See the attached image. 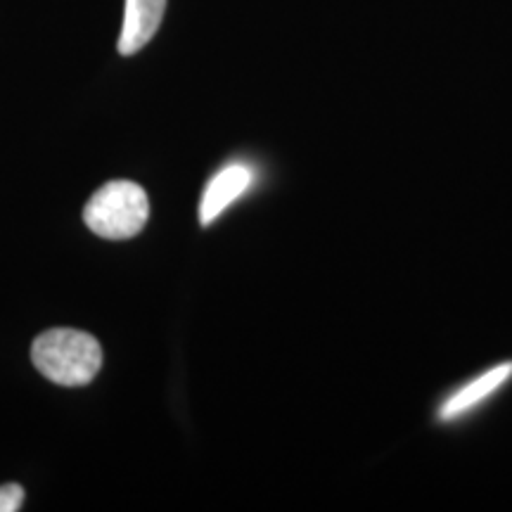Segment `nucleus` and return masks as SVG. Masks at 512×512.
Here are the masks:
<instances>
[{
	"instance_id": "obj_1",
	"label": "nucleus",
	"mask_w": 512,
	"mask_h": 512,
	"mask_svg": "<svg viewBox=\"0 0 512 512\" xmlns=\"http://www.w3.org/2000/svg\"><path fill=\"white\" fill-rule=\"evenodd\" d=\"M31 361L38 373L60 387H86L100 373L102 347L88 332L55 328L34 339Z\"/></svg>"
},
{
	"instance_id": "obj_2",
	"label": "nucleus",
	"mask_w": 512,
	"mask_h": 512,
	"mask_svg": "<svg viewBox=\"0 0 512 512\" xmlns=\"http://www.w3.org/2000/svg\"><path fill=\"white\" fill-rule=\"evenodd\" d=\"M150 219V197L133 181H110L95 192L83 209V221L98 238H136Z\"/></svg>"
},
{
	"instance_id": "obj_3",
	"label": "nucleus",
	"mask_w": 512,
	"mask_h": 512,
	"mask_svg": "<svg viewBox=\"0 0 512 512\" xmlns=\"http://www.w3.org/2000/svg\"><path fill=\"white\" fill-rule=\"evenodd\" d=\"M510 380H512V361L498 363L494 368H486L482 375L472 377L470 382L460 384L458 389H453V392L439 403L437 420L439 422L463 420L465 415L477 411L482 403H486L491 396L501 392Z\"/></svg>"
},
{
	"instance_id": "obj_4",
	"label": "nucleus",
	"mask_w": 512,
	"mask_h": 512,
	"mask_svg": "<svg viewBox=\"0 0 512 512\" xmlns=\"http://www.w3.org/2000/svg\"><path fill=\"white\" fill-rule=\"evenodd\" d=\"M256 181L254 169L245 162L226 164L216 171L202 192L200 200V223L204 228L211 226L223 211L233 207L242 195H247Z\"/></svg>"
},
{
	"instance_id": "obj_5",
	"label": "nucleus",
	"mask_w": 512,
	"mask_h": 512,
	"mask_svg": "<svg viewBox=\"0 0 512 512\" xmlns=\"http://www.w3.org/2000/svg\"><path fill=\"white\" fill-rule=\"evenodd\" d=\"M166 0H126L124 27L119 36V53L136 55L157 34L164 19Z\"/></svg>"
},
{
	"instance_id": "obj_6",
	"label": "nucleus",
	"mask_w": 512,
	"mask_h": 512,
	"mask_svg": "<svg viewBox=\"0 0 512 512\" xmlns=\"http://www.w3.org/2000/svg\"><path fill=\"white\" fill-rule=\"evenodd\" d=\"M24 489L19 484L0 486V512H17L22 508Z\"/></svg>"
}]
</instances>
